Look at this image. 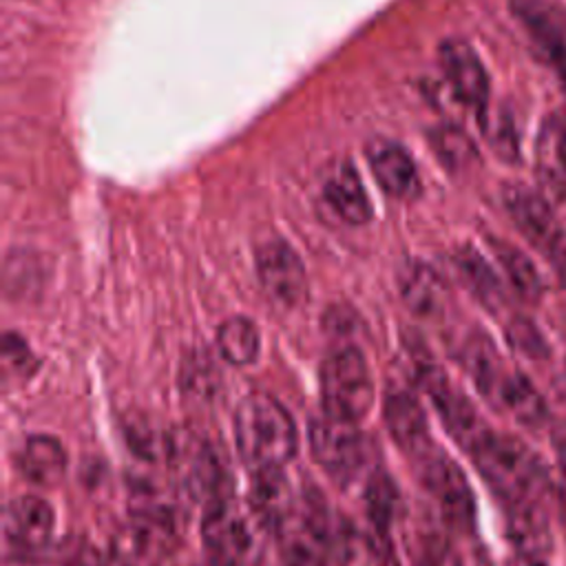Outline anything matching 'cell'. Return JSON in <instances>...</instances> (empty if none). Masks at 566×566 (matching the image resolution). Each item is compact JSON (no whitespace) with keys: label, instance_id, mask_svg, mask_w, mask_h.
Here are the masks:
<instances>
[{"label":"cell","instance_id":"1","mask_svg":"<svg viewBox=\"0 0 566 566\" xmlns=\"http://www.w3.org/2000/svg\"><path fill=\"white\" fill-rule=\"evenodd\" d=\"M234 440L243 462L259 469H281L296 453V427L285 407L261 391L245 396L234 413Z\"/></svg>","mask_w":566,"mask_h":566},{"label":"cell","instance_id":"2","mask_svg":"<svg viewBox=\"0 0 566 566\" xmlns=\"http://www.w3.org/2000/svg\"><path fill=\"white\" fill-rule=\"evenodd\" d=\"M469 455L484 482L506 506L542 497L546 471L520 438L489 431Z\"/></svg>","mask_w":566,"mask_h":566},{"label":"cell","instance_id":"3","mask_svg":"<svg viewBox=\"0 0 566 566\" xmlns=\"http://www.w3.org/2000/svg\"><path fill=\"white\" fill-rule=\"evenodd\" d=\"M268 526L252 504L223 495L206 504L201 537L212 566H259Z\"/></svg>","mask_w":566,"mask_h":566},{"label":"cell","instance_id":"4","mask_svg":"<svg viewBox=\"0 0 566 566\" xmlns=\"http://www.w3.org/2000/svg\"><path fill=\"white\" fill-rule=\"evenodd\" d=\"M321 396L325 413L358 422L371 407L374 380L360 349L340 347L321 365Z\"/></svg>","mask_w":566,"mask_h":566},{"label":"cell","instance_id":"5","mask_svg":"<svg viewBox=\"0 0 566 566\" xmlns=\"http://www.w3.org/2000/svg\"><path fill=\"white\" fill-rule=\"evenodd\" d=\"M168 458L170 467L177 473V480L184 484V489L190 491V495L201 497L208 504L212 500L230 495V478L226 464L210 440L192 431L177 433L168 442Z\"/></svg>","mask_w":566,"mask_h":566},{"label":"cell","instance_id":"6","mask_svg":"<svg viewBox=\"0 0 566 566\" xmlns=\"http://www.w3.org/2000/svg\"><path fill=\"white\" fill-rule=\"evenodd\" d=\"M416 462L420 480L431 500L438 504L447 526L458 533H469L475 522V500L467 475L449 455L436 447Z\"/></svg>","mask_w":566,"mask_h":566},{"label":"cell","instance_id":"7","mask_svg":"<svg viewBox=\"0 0 566 566\" xmlns=\"http://www.w3.org/2000/svg\"><path fill=\"white\" fill-rule=\"evenodd\" d=\"M312 458L338 482L352 480L365 462V440L352 420L323 413L307 429Z\"/></svg>","mask_w":566,"mask_h":566},{"label":"cell","instance_id":"8","mask_svg":"<svg viewBox=\"0 0 566 566\" xmlns=\"http://www.w3.org/2000/svg\"><path fill=\"white\" fill-rule=\"evenodd\" d=\"M420 380L433 407L438 409L447 431L469 453L491 431L489 424L480 418L471 400L449 382L447 374L440 367L424 365L420 371Z\"/></svg>","mask_w":566,"mask_h":566},{"label":"cell","instance_id":"9","mask_svg":"<svg viewBox=\"0 0 566 566\" xmlns=\"http://www.w3.org/2000/svg\"><path fill=\"white\" fill-rule=\"evenodd\" d=\"M53 511L35 495L13 497L2 517V537L9 557H33L49 546Z\"/></svg>","mask_w":566,"mask_h":566},{"label":"cell","instance_id":"10","mask_svg":"<svg viewBox=\"0 0 566 566\" xmlns=\"http://www.w3.org/2000/svg\"><path fill=\"white\" fill-rule=\"evenodd\" d=\"M256 276L265 294L279 305L294 307L307 294L303 261L283 239H272L256 250Z\"/></svg>","mask_w":566,"mask_h":566},{"label":"cell","instance_id":"11","mask_svg":"<svg viewBox=\"0 0 566 566\" xmlns=\"http://www.w3.org/2000/svg\"><path fill=\"white\" fill-rule=\"evenodd\" d=\"M440 66L455 99L482 117L489 104V75L475 49L460 38H447L440 44Z\"/></svg>","mask_w":566,"mask_h":566},{"label":"cell","instance_id":"12","mask_svg":"<svg viewBox=\"0 0 566 566\" xmlns=\"http://www.w3.org/2000/svg\"><path fill=\"white\" fill-rule=\"evenodd\" d=\"M502 201L515 228L542 252H546L553 239L564 230L557 223L546 199L526 186H506L502 192Z\"/></svg>","mask_w":566,"mask_h":566},{"label":"cell","instance_id":"13","mask_svg":"<svg viewBox=\"0 0 566 566\" xmlns=\"http://www.w3.org/2000/svg\"><path fill=\"white\" fill-rule=\"evenodd\" d=\"M385 422L396 444L413 460L422 458L429 449H433L424 411L409 391L387 394Z\"/></svg>","mask_w":566,"mask_h":566},{"label":"cell","instance_id":"14","mask_svg":"<svg viewBox=\"0 0 566 566\" xmlns=\"http://www.w3.org/2000/svg\"><path fill=\"white\" fill-rule=\"evenodd\" d=\"M250 504L263 524L276 533V528L296 509L298 500L281 469H259L254 471Z\"/></svg>","mask_w":566,"mask_h":566},{"label":"cell","instance_id":"15","mask_svg":"<svg viewBox=\"0 0 566 566\" xmlns=\"http://www.w3.org/2000/svg\"><path fill=\"white\" fill-rule=\"evenodd\" d=\"M489 402L502 411H509L517 422L526 427H537L548 418V407L542 394L524 374L515 369L506 371V376L491 394Z\"/></svg>","mask_w":566,"mask_h":566},{"label":"cell","instance_id":"16","mask_svg":"<svg viewBox=\"0 0 566 566\" xmlns=\"http://www.w3.org/2000/svg\"><path fill=\"white\" fill-rule=\"evenodd\" d=\"M509 537L524 557L539 559L551 551V526L542 500L509 504Z\"/></svg>","mask_w":566,"mask_h":566},{"label":"cell","instance_id":"17","mask_svg":"<svg viewBox=\"0 0 566 566\" xmlns=\"http://www.w3.org/2000/svg\"><path fill=\"white\" fill-rule=\"evenodd\" d=\"M367 155L371 172L387 195L409 197L416 190V166L400 144L376 142Z\"/></svg>","mask_w":566,"mask_h":566},{"label":"cell","instance_id":"18","mask_svg":"<svg viewBox=\"0 0 566 566\" xmlns=\"http://www.w3.org/2000/svg\"><path fill=\"white\" fill-rule=\"evenodd\" d=\"M511 11L542 55L566 46V15L546 0H511Z\"/></svg>","mask_w":566,"mask_h":566},{"label":"cell","instance_id":"19","mask_svg":"<svg viewBox=\"0 0 566 566\" xmlns=\"http://www.w3.org/2000/svg\"><path fill=\"white\" fill-rule=\"evenodd\" d=\"M327 206L336 212L338 219L352 226L367 223L371 219V203L367 199L365 186L358 177V172L349 166L343 164L325 184L323 188Z\"/></svg>","mask_w":566,"mask_h":566},{"label":"cell","instance_id":"20","mask_svg":"<svg viewBox=\"0 0 566 566\" xmlns=\"http://www.w3.org/2000/svg\"><path fill=\"white\" fill-rule=\"evenodd\" d=\"M18 467L29 482L53 486L66 471V453L55 438L31 436L18 455Z\"/></svg>","mask_w":566,"mask_h":566},{"label":"cell","instance_id":"21","mask_svg":"<svg viewBox=\"0 0 566 566\" xmlns=\"http://www.w3.org/2000/svg\"><path fill=\"white\" fill-rule=\"evenodd\" d=\"M453 263L464 281V285L471 290V294L491 312H497L506 298L500 279L491 270V265L484 261V256L473 250L471 245H464L455 252Z\"/></svg>","mask_w":566,"mask_h":566},{"label":"cell","instance_id":"22","mask_svg":"<svg viewBox=\"0 0 566 566\" xmlns=\"http://www.w3.org/2000/svg\"><path fill=\"white\" fill-rule=\"evenodd\" d=\"M489 245L497 259V263L502 265L511 287L517 292V296H522L526 303H537L544 294V281L535 268V263L513 243L491 237Z\"/></svg>","mask_w":566,"mask_h":566},{"label":"cell","instance_id":"23","mask_svg":"<svg viewBox=\"0 0 566 566\" xmlns=\"http://www.w3.org/2000/svg\"><path fill=\"white\" fill-rule=\"evenodd\" d=\"M407 553L411 566H462V557L453 539L427 522L411 528Z\"/></svg>","mask_w":566,"mask_h":566},{"label":"cell","instance_id":"24","mask_svg":"<svg viewBox=\"0 0 566 566\" xmlns=\"http://www.w3.org/2000/svg\"><path fill=\"white\" fill-rule=\"evenodd\" d=\"M444 285L427 265H413L402 276V298L418 316H436L444 310Z\"/></svg>","mask_w":566,"mask_h":566},{"label":"cell","instance_id":"25","mask_svg":"<svg viewBox=\"0 0 566 566\" xmlns=\"http://www.w3.org/2000/svg\"><path fill=\"white\" fill-rule=\"evenodd\" d=\"M217 347L232 365H250L259 356V332L245 316H232L217 329Z\"/></svg>","mask_w":566,"mask_h":566},{"label":"cell","instance_id":"26","mask_svg":"<svg viewBox=\"0 0 566 566\" xmlns=\"http://www.w3.org/2000/svg\"><path fill=\"white\" fill-rule=\"evenodd\" d=\"M433 148L440 157V161H444L449 168H467L469 164L475 161L478 153L475 146L471 142V137L453 126H444L433 135Z\"/></svg>","mask_w":566,"mask_h":566},{"label":"cell","instance_id":"27","mask_svg":"<svg viewBox=\"0 0 566 566\" xmlns=\"http://www.w3.org/2000/svg\"><path fill=\"white\" fill-rule=\"evenodd\" d=\"M394 511H396L394 482L385 473H378L367 486V513L380 535L387 533L394 520Z\"/></svg>","mask_w":566,"mask_h":566},{"label":"cell","instance_id":"28","mask_svg":"<svg viewBox=\"0 0 566 566\" xmlns=\"http://www.w3.org/2000/svg\"><path fill=\"white\" fill-rule=\"evenodd\" d=\"M506 338L515 352H520L526 358L539 360L548 356V343L537 329V325L524 316H515L506 325Z\"/></svg>","mask_w":566,"mask_h":566},{"label":"cell","instance_id":"29","mask_svg":"<svg viewBox=\"0 0 566 566\" xmlns=\"http://www.w3.org/2000/svg\"><path fill=\"white\" fill-rule=\"evenodd\" d=\"M33 369V358L27 343L18 334H4L2 340V378L4 382L22 378Z\"/></svg>","mask_w":566,"mask_h":566},{"label":"cell","instance_id":"30","mask_svg":"<svg viewBox=\"0 0 566 566\" xmlns=\"http://www.w3.org/2000/svg\"><path fill=\"white\" fill-rule=\"evenodd\" d=\"M539 146L544 157H548L559 172H566V115H557L546 124Z\"/></svg>","mask_w":566,"mask_h":566},{"label":"cell","instance_id":"31","mask_svg":"<svg viewBox=\"0 0 566 566\" xmlns=\"http://www.w3.org/2000/svg\"><path fill=\"white\" fill-rule=\"evenodd\" d=\"M544 254L548 256V261H551L553 270L557 272L559 281L566 285V230H562V232L553 239V243L546 248Z\"/></svg>","mask_w":566,"mask_h":566},{"label":"cell","instance_id":"32","mask_svg":"<svg viewBox=\"0 0 566 566\" xmlns=\"http://www.w3.org/2000/svg\"><path fill=\"white\" fill-rule=\"evenodd\" d=\"M551 444H553V451H555V458H557V467L566 475V420H562L553 427Z\"/></svg>","mask_w":566,"mask_h":566},{"label":"cell","instance_id":"33","mask_svg":"<svg viewBox=\"0 0 566 566\" xmlns=\"http://www.w3.org/2000/svg\"><path fill=\"white\" fill-rule=\"evenodd\" d=\"M7 566H73L71 562L64 559H46V557H9Z\"/></svg>","mask_w":566,"mask_h":566},{"label":"cell","instance_id":"34","mask_svg":"<svg viewBox=\"0 0 566 566\" xmlns=\"http://www.w3.org/2000/svg\"><path fill=\"white\" fill-rule=\"evenodd\" d=\"M546 62L555 69L557 77L562 80V84H564V88H566V46H564V49H557V51H553V53H548V55H546Z\"/></svg>","mask_w":566,"mask_h":566},{"label":"cell","instance_id":"35","mask_svg":"<svg viewBox=\"0 0 566 566\" xmlns=\"http://www.w3.org/2000/svg\"><path fill=\"white\" fill-rule=\"evenodd\" d=\"M374 566H396V562H394V557L389 555V557H380Z\"/></svg>","mask_w":566,"mask_h":566},{"label":"cell","instance_id":"36","mask_svg":"<svg viewBox=\"0 0 566 566\" xmlns=\"http://www.w3.org/2000/svg\"><path fill=\"white\" fill-rule=\"evenodd\" d=\"M522 566H546L544 562H539V559H533V557H524V564Z\"/></svg>","mask_w":566,"mask_h":566},{"label":"cell","instance_id":"37","mask_svg":"<svg viewBox=\"0 0 566 566\" xmlns=\"http://www.w3.org/2000/svg\"><path fill=\"white\" fill-rule=\"evenodd\" d=\"M564 378H566V374H564Z\"/></svg>","mask_w":566,"mask_h":566}]
</instances>
